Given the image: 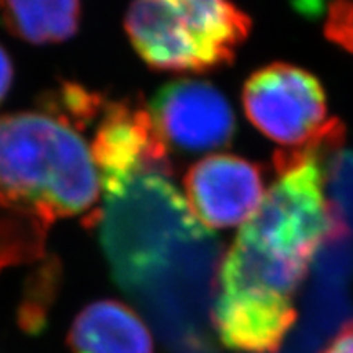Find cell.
I'll return each mask as SVG.
<instances>
[{
	"label": "cell",
	"mask_w": 353,
	"mask_h": 353,
	"mask_svg": "<svg viewBox=\"0 0 353 353\" xmlns=\"http://www.w3.org/2000/svg\"><path fill=\"white\" fill-rule=\"evenodd\" d=\"M56 263H46L39 268L37 276L28 281L25 291V299L20 307V324L28 332H38L44 324L48 309L51 306L57 286Z\"/></svg>",
	"instance_id": "7c38bea8"
},
{
	"label": "cell",
	"mask_w": 353,
	"mask_h": 353,
	"mask_svg": "<svg viewBox=\"0 0 353 353\" xmlns=\"http://www.w3.org/2000/svg\"><path fill=\"white\" fill-rule=\"evenodd\" d=\"M324 33L329 41L353 54V0H330Z\"/></svg>",
	"instance_id": "4fadbf2b"
},
{
	"label": "cell",
	"mask_w": 353,
	"mask_h": 353,
	"mask_svg": "<svg viewBox=\"0 0 353 353\" xmlns=\"http://www.w3.org/2000/svg\"><path fill=\"white\" fill-rule=\"evenodd\" d=\"M125 30L151 69L201 74L234 63L252 21L231 0H132Z\"/></svg>",
	"instance_id": "277c9868"
},
{
	"label": "cell",
	"mask_w": 353,
	"mask_h": 353,
	"mask_svg": "<svg viewBox=\"0 0 353 353\" xmlns=\"http://www.w3.org/2000/svg\"><path fill=\"white\" fill-rule=\"evenodd\" d=\"M72 353H154L145 322L130 306L114 299L88 304L68 334Z\"/></svg>",
	"instance_id": "9c48e42d"
},
{
	"label": "cell",
	"mask_w": 353,
	"mask_h": 353,
	"mask_svg": "<svg viewBox=\"0 0 353 353\" xmlns=\"http://www.w3.org/2000/svg\"><path fill=\"white\" fill-rule=\"evenodd\" d=\"M90 216L113 278L172 343L193 334V288L216 270V241L167 175L145 172L103 190Z\"/></svg>",
	"instance_id": "7a4b0ae2"
},
{
	"label": "cell",
	"mask_w": 353,
	"mask_h": 353,
	"mask_svg": "<svg viewBox=\"0 0 353 353\" xmlns=\"http://www.w3.org/2000/svg\"><path fill=\"white\" fill-rule=\"evenodd\" d=\"M3 25L26 43H64L79 32L82 0H0Z\"/></svg>",
	"instance_id": "30bf717a"
},
{
	"label": "cell",
	"mask_w": 353,
	"mask_h": 353,
	"mask_svg": "<svg viewBox=\"0 0 353 353\" xmlns=\"http://www.w3.org/2000/svg\"><path fill=\"white\" fill-rule=\"evenodd\" d=\"M167 145L185 152L226 148L236 134V114L219 88L198 79H180L157 90L149 105Z\"/></svg>",
	"instance_id": "52a82bcc"
},
{
	"label": "cell",
	"mask_w": 353,
	"mask_h": 353,
	"mask_svg": "<svg viewBox=\"0 0 353 353\" xmlns=\"http://www.w3.org/2000/svg\"><path fill=\"white\" fill-rule=\"evenodd\" d=\"M101 193L90 148L54 114L0 117V201L48 221L95 213Z\"/></svg>",
	"instance_id": "3957f363"
},
{
	"label": "cell",
	"mask_w": 353,
	"mask_h": 353,
	"mask_svg": "<svg viewBox=\"0 0 353 353\" xmlns=\"http://www.w3.org/2000/svg\"><path fill=\"white\" fill-rule=\"evenodd\" d=\"M319 353H353V321L343 325Z\"/></svg>",
	"instance_id": "5bb4252c"
},
{
	"label": "cell",
	"mask_w": 353,
	"mask_h": 353,
	"mask_svg": "<svg viewBox=\"0 0 353 353\" xmlns=\"http://www.w3.org/2000/svg\"><path fill=\"white\" fill-rule=\"evenodd\" d=\"M263 190L260 165L231 154L201 159L185 175V198L206 229H228L244 223L262 203Z\"/></svg>",
	"instance_id": "ba28073f"
},
{
	"label": "cell",
	"mask_w": 353,
	"mask_h": 353,
	"mask_svg": "<svg viewBox=\"0 0 353 353\" xmlns=\"http://www.w3.org/2000/svg\"><path fill=\"white\" fill-rule=\"evenodd\" d=\"M51 221L0 201V270L41 254Z\"/></svg>",
	"instance_id": "8fae6325"
},
{
	"label": "cell",
	"mask_w": 353,
	"mask_h": 353,
	"mask_svg": "<svg viewBox=\"0 0 353 353\" xmlns=\"http://www.w3.org/2000/svg\"><path fill=\"white\" fill-rule=\"evenodd\" d=\"M13 83V63L6 51V48L0 44V103L6 100Z\"/></svg>",
	"instance_id": "9a60e30c"
},
{
	"label": "cell",
	"mask_w": 353,
	"mask_h": 353,
	"mask_svg": "<svg viewBox=\"0 0 353 353\" xmlns=\"http://www.w3.org/2000/svg\"><path fill=\"white\" fill-rule=\"evenodd\" d=\"M101 192L145 172L170 176L169 145L149 107L126 99L107 101L90 144Z\"/></svg>",
	"instance_id": "8992f818"
},
{
	"label": "cell",
	"mask_w": 353,
	"mask_h": 353,
	"mask_svg": "<svg viewBox=\"0 0 353 353\" xmlns=\"http://www.w3.org/2000/svg\"><path fill=\"white\" fill-rule=\"evenodd\" d=\"M345 132L280 149L278 180L221 257L210 321L237 353H278L296 324V296L324 247L347 234L327 196V175Z\"/></svg>",
	"instance_id": "6da1fadb"
},
{
	"label": "cell",
	"mask_w": 353,
	"mask_h": 353,
	"mask_svg": "<svg viewBox=\"0 0 353 353\" xmlns=\"http://www.w3.org/2000/svg\"><path fill=\"white\" fill-rule=\"evenodd\" d=\"M242 108L252 125L283 149H303L327 134V99L317 77L298 65L273 63L255 70L242 88Z\"/></svg>",
	"instance_id": "5b68a950"
}]
</instances>
